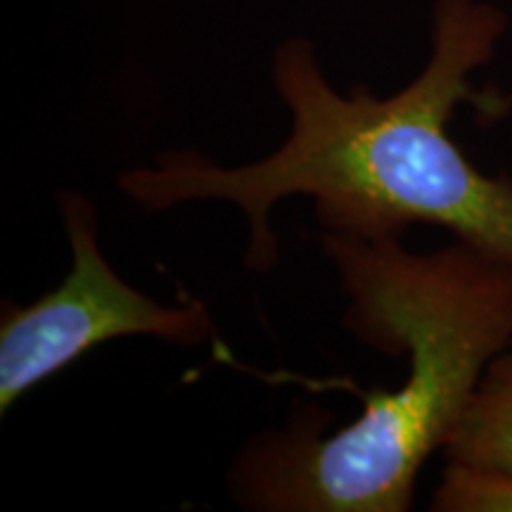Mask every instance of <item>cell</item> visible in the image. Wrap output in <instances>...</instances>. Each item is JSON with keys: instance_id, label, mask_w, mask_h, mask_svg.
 <instances>
[{"instance_id": "obj_4", "label": "cell", "mask_w": 512, "mask_h": 512, "mask_svg": "<svg viewBox=\"0 0 512 512\" xmlns=\"http://www.w3.org/2000/svg\"><path fill=\"white\" fill-rule=\"evenodd\" d=\"M444 456L512 475V344L486 366L446 441Z\"/></svg>"}, {"instance_id": "obj_2", "label": "cell", "mask_w": 512, "mask_h": 512, "mask_svg": "<svg viewBox=\"0 0 512 512\" xmlns=\"http://www.w3.org/2000/svg\"><path fill=\"white\" fill-rule=\"evenodd\" d=\"M318 245L349 297L344 328L406 356V380L363 394L361 415L330 437L318 406L256 434L230 465L228 491L254 512H406L422 465L444 451L486 366L512 344V266L460 240L418 254L399 238L323 230Z\"/></svg>"}, {"instance_id": "obj_1", "label": "cell", "mask_w": 512, "mask_h": 512, "mask_svg": "<svg viewBox=\"0 0 512 512\" xmlns=\"http://www.w3.org/2000/svg\"><path fill=\"white\" fill-rule=\"evenodd\" d=\"M508 17L484 0H437L432 53L399 93L366 86L337 93L311 43L275 50V91L290 133L271 155L223 166L197 150H166L119 176L124 195L147 211L190 202H230L245 211V264L271 273L280 245L271 209L309 197L320 228L361 240L401 238L408 226L444 228L453 240L512 266V176H489L448 133L460 102L477 100L472 76L494 60Z\"/></svg>"}, {"instance_id": "obj_5", "label": "cell", "mask_w": 512, "mask_h": 512, "mask_svg": "<svg viewBox=\"0 0 512 512\" xmlns=\"http://www.w3.org/2000/svg\"><path fill=\"white\" fill-rule=\"evenodd\" d=\"M432 512H512V475L494 467L446 460Z\"/></svg>"}, {"instance_id": "obj_3", "label": "cell", "mask_w": 512, "mask_h": 512, "mask_svg": "<svg viewBox=\"0 0 512 512\" xmlns=\"http://www.w3.org/2000/svg\"><path fill=\"white\" fill-rule=\"evenodd\" d=\"M72 266L55 290L29 306L5 299L0 313V415L83 354L119 337H155L197 347L214 335L200 299L164 306L114 271L98 242V214L86 195H57Z\"/></svg>"}]
</instances>
